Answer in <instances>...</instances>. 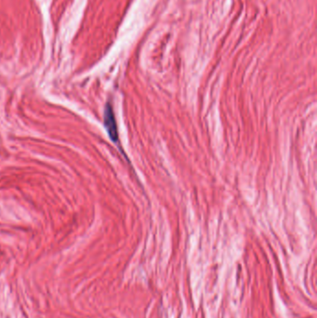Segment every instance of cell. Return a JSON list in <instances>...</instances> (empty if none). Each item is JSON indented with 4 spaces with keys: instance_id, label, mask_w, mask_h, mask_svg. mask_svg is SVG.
<instances>
[{
    "instance_id": "1",
    "label": "cell",
    "mask_w": 317,
    "mask_h": 318,
    "mask_svg": "<svg viewBox=\"0 0 317 318\" xmlns=\"http://www.w3.org/2000/svg\"><path fill=\"white\" fill-rule=\"evenodd\" d=\"M104 126L110 136L111 140L115 143L118 141V131H117V121L113 108L110 104H107L104 111Z\"/></svg>"
}]
</instances>
